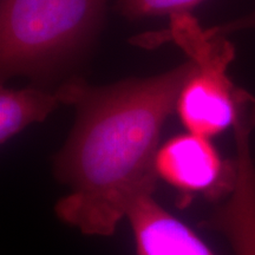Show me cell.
Listing matches in <instances>:
<instances>
[{
  "instance_id": "cell-4",
  "label": "cell",
  "mask_w": 255,
  "mask_h": 255,
  "mask_svg": "<svg viewBox=\"0 0 255 255\" xmlns=\"http://www.w3.org/2000/svg\"><path fill=\"white\" fill-rule=\"evenodd\" d=\"M158 177L184 194L225 200L234 188L235 161H223L210 138L187 132L168 139L156 156Z\"/></svg>"
},
{
  "instance_id": "cell-3",
  "label": "cell",
  "mask_w": 255,
  "mask_h": 255,
  "mask_svg": "<svg viewBox=\"0 0 255 255\" xmlns=\"http://www.w3.org/2000/svg\"><path fill=\"white\" fill-rule=\"evenodd\" d=\"M168 39L196 65L176 103V113L188 132L212 138L234 127L245 90L235 87L227 75L235 57L233 44L225 36L207 34L195 18L177 21Z\"/></svg>"
},
{
  "instance_id": "cell-6",
  "label": "cell",
  "mask_w": 255,
  "mask_h": 255,
  "mask_svg": "<svg viewBox=\"0 0 255 255\" xmlns=\"http://www.w3.org/2000/svg\"><path fill=\"white\" fill-rule=\"evenodd\" d=\"M62 104L57 90L49 92L39 88L8 89L0 91V143L5 144L12 137L33 123H40Z\"/></svg>"
},
{
  "instance_id": "cell-5",
  "label": "cell",
  "mask_w": 255,
  "mask_h": 255,
  "mask_svg": "<svg viewBox=\"0 0 255 255\" xmlns=\"http://www.w3.org/2000/svg\"><path fill=\"white\" fill-rule=\"evenodd\" d=\"M126 218L137 255H215L195 232L159 205L154 194L133 201Z\"/></svg>"
},
{
  "instance_id": "cell-2",
  "label": "cell",
  "mask_w": 255,
  "mask_h": 255,
  "mask_svg": "<svg viewBox=\"0 0 255 255\" xmlns=\"http://www.w3.org/2000/svg\"><path fill=\"white\" fill-rule=\"evenodd\" d=\"M108 0H1V82L45 81L82 55L97 33Z\"/></svg>"
},
{
  "instance_id": "cell-9",
  "label": "cell",
  "mask_w": 255,
  "mask_h": 255,
  "mask_svg": "<svg viewBox=\"0 0 255 255\" xmlns=\"http://www.w3.org/2000/svg\"><path fill=\"white\" fill-rule=\"evenodd\" d=\"M242 30H255V11L245 17L234 19L218 26L207 28L210 36H227L229 33Z\"/></svg>"
},
{
  "instance_id": "cell-1",
  "label": "cell",
  "mask_w": 255,
  "mask_h": 255,
  "mask_svg": "<svg viewBox=\"0 0 255 255\" xmlns=\"http://www.w3.org/2000/svg\"><path fill=\"white\" fill-rule=\"evenodd\" d=\"M195 63L146 78L94 87L72 78L57 89L76 121L53 157V174L68 187L55 213L90 237H111L133 201L154 194L162 128Z\"/></svg>"
},
{
  "instance_id": "cell-8",
  "label": "cell",
  "mask_w": 255,
  "mask_h": 255,
  "mask_svg": "<svg viewBox=\"0 0 255 255\" xmlns=\"http://www.w3.org/2000/svg\"><path fill=\"white\" fill-rule=\"evenodd\" d=\"M203 0H117L116 7L124 17L141 19L157 15L189 13Z\"/></svg>"
},
{
  "instance_id": "cell-7",
  "label": "cell",
  "mask_w": 255,
  "mask_h": 255,
  "mask_svg": "<svg viewBox=\"0 0 255 255\" xmlns=\"http://www.w3.org/2000/svg\"><path fill=\"white\" fill-rule=\"evenodd\" d=\"M235 255H255V202L244 203L228 212L220 223Z\"/></svg>"
}]
</instances>
